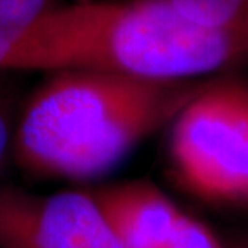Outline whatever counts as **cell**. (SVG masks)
<instances>
[{"label":"cell","mask_w":248,"mask_h":248,"mask_svg":"<svg viewBox=\"0 0 248 248\" xmlns=\"http://www.w3.org/2000/svg\"><path fill=\"white\" fill-rule=\"evenodd\" d=\"M248 62V24L206 28L168 0L53 7L5 52L0 71L92 69L155 81H195Z\"/></svg>","instance_id":"cell-1"},{"label":"cell","mask_w":248,"mask_h":248,"mask_svg":"<svg viewBox=\"0 0 248 248\" xmlns=\"http://www.w3.org/2000/svg\"><path fill=\"white\" fill-rule=\"evenodd\" d=\"M213 79L155 81L92 69L57 71L24 105L12 136L15 156L36 176L95 179L171 124Z\"/></svg>","instance_id":"cell-2"},{"label":"cell","mask_w":248,"mask_h":248,"mask_svg":"<svg viewBox=\"0 0 248 248\" xmlns=\"http://www.w3.org/2000/svg\"><path fill=\"white\" fill-rule=\"evenodd\" d=\"M177 181L205 202L248 205V84L213 79L171 123Z\"/></svg>","instance_id":"cell-3"},{"label":"cell","mask_w":248,"mask_h":248,"mask_svg":"<svg viewBox=\"0 0 248 248\" xmlns=\"http://www.w3.org/2000/svg\"><path fill=\"white\" fill-rule=\"evenodd\" d=\"M0 248H126L91 192L0 188Z\"/></svg>","instance_id":"cell-4"},{"label":"cell","mask_w":248,"mask_h":248,"mask_svg":"<svg viewBox=\"0 0 248 248\" xmlns=\"http://www.w3.org/2000/svg\"><path fill=\"white\" fill-rule=\"evenodd\" d=\"M91 193L126 248H161L186 213L148 181L118 182Z\"/></svg>","instance_id":"cell-5"},{"label":"cell","mask_w":248,"mask_h":248,"mask_svg":"<svg viewBox=\"0 0 248 248\" xmlns=\"http://www.w3.org/2000/svg\"><path fill=\"white\" fill-rule=\"evenodd\" d=\"M177 12L206 28L229 29L248 24V0H168Z\"/></svg>","instance_id":"cell-6"},{"label":"cell","mask_w":248,"mask_h":248,"mask_svg":"<svg viewBox=\"0 0 248 248\" xmlns=\"http://www.w3.org/2000/svg\"><path fill=\"white\" fill-rule=\"evenodd\" d=\"M53 7L52 0H0V63L8 47Z\"/></svg>","instance_id":"cell-7"},{"label":"cell","mask_w":248,"mask_h":248,"mask_svg":"<svg viewBox=\"0 0 248 248\" xmlns=\"http://www.w3.org/2000/svg\"><path fill=\"white\" fill-rule=\"evenodd\" d=\"M161 248H229L200 219L184 213L179 224Z\"/></svg>","instance_id":"cell-8"},{"label":"cell","mask_w":248,"mask_h":248,"mask_svg":"<svg viewBox=\"0 0 248 248\" xmlns=\"http://www.w3.org/2000/svg\"><path fill=\"white\" fill-rule=\"evenodd\" d=\"M10 143H12V116L7 100L0 95V166L5 158Z\"/></svg>","instance_id":"cell-9"},{"label":"cell","mask_w":248,"mask_h":248,"mask_svg":"<svg viewBox=\"0 0 248 248\" xmlns=\"http://www.w3.org/2000/svg\"><path fill=\"white\" fill-rule=\"evenodd\" d=\"M229 248H248V237H247V239H242L240 242H237L235 245H232Z\"/></svg>","instance_id":"cell-10"}]
</instances>
